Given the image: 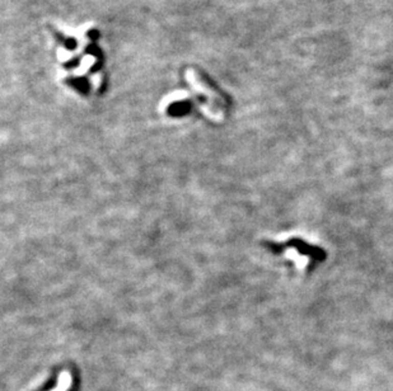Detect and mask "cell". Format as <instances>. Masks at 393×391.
<instances>
[{"instance_id":"obj_1","label":"cell","mask_w":393,"mask_h":391,"mask_svg":"<svg viewBox=\"0 0 393 391\" xmlns=\"http://www.w3.org/2000/svg\"><path fill=\"white\" fill-rule=\"evenodd\" d=\"M186 80L189 82V84L191 85L192 89L195 90L199 94L204 95L207 99V104L202 112L209 117L213 121L220 122L224 119V109H223L222 104H224L222 97L215 92L213 88L209 87L207 83H205L204 80L200 78V75L197 74L196 70L189 69L186 71Z\"/></svg>"},{"instance_id":"obj_2","label":"cell","mask_w":393,"mask_h":391,"mask_svg":"<svg viewBox=\"0 0 393 391\" xmlns=\"http://www.w3.org/2000/svg\"><path fill=\"white\" fill-rule=\"evenodd\" d=\"M72 382H73L72 374L67 371L61 372V374L59 375V381H57L56 387L51 391H67L70 389V386H72Z\"/></svg>"}]
</instances>
